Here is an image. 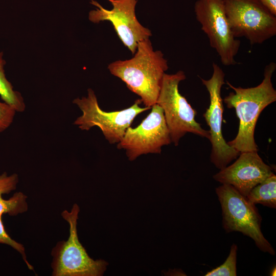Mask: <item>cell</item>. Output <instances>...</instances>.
<instances>
[{
	"mask_svg": "<svg viewBox=\"0 0 276 276\" xmlns=\"http://www.w3.org/2000/svg\"><path fill=\"white\" fill-rule=\"evenodd\" d=\"M238 247L232 244L229 254L225 262L219 266L208 271L205 276H236L237 275V255Z\"/></svg>",
	"mask_w": 276,
	"mask_h": 276,
	"instance_id": "16",
	"label": "cell"
},
{
	"mask_svg": "<svg viewBox=\"0 0 276 276\" xmlns=\"http://www.w3.org/2000/svg\"><path fill=\"white\" fill-rule=\"evenodd\" d=\"M271 167L265 164L258 151L240 152L232 165L213 175L221 184L229 185L246 197L250 190L273 174Z\"/></svg>",
	"mask_w": 276,
	"mask_h": 276,
	"instance_id": "12",
	"label": "cell"
},
{
	"mask_svg": "<svg viewBox=\"0 0 276 276\" xmlns=\"http://www.w3.org/2000/svg\"><path fill=\"white\" fill-rule=\"evenodd\" d=\"M253 204L276 208V176L274 173L252 188L246 197Z\"/></svg>",
	"mask_w": 276,
	"mask_h": 276,
	"instance_id": "14",
	"label": "cell"
},
{
	"mask_svg": "<svg viewBox=\"0 0 276 276\" xmlns=\"http://www.w3.org/2000/svg\"><path fill=\"white\" fill-rule=\"evenodd\" d=\"M271 275H275V267H274V269L272 270V272H271Z\"/></svg>",
	"mask_w": 276,
	"mask_h": 276,
	"instance_id": "19",
	"label": "cell"
},
{
	"mask_svg": "<svg viewBox=\"0 0 276 276\" xmlns=\"http://www.w3.org/2000/svg\"><path fill=\"white\" fill-rule=\"evenodd\" d=\"M151 109L140 125L127 129L117 144V148L125 150L130 161L143 154H160L163 146L172 143L162 108L156 103Z\"/></svg>",
	"mask_w": 276,
	"mask_h": 276,
	"instance_id": "10",
	"label": "cell"
},
{
	"mask_svg": "<svg viewBox=\"0 0 276 276\" xmlns=\"http://www.w3.org/2000/svg\"><path fill=\"white\" fill-rule=\"evenodd\" d=\"M227 19L236 38L262 44L276 35V16L259 0H223Z\"/></svg>",
	"mask_w": 276,
	"mask_h": 276,
	"instance_id": "7",
	"label": "cell"
},
{
	"mask_svg": "<svg viewBox=\"0 0 276 276\" xmlns=\"http://www.w3.org/2000/svg\"><path fill=\"white\" fill-rule=\"evenodd\" d=\"M18 181L17 174L9 175L5 172L0 175V244L8 245L18 252L29 269L33 270V266L27 260L24 245L11 238L6 232L2 221V215L4 214L15 216L28 210L27 196L21 192L15 193L8 199L3 197L4 194H9L16 189Z\"/></svg>",
	"mask_w": 276,
	"mask_h": 276,
	"instance_id": "13",
	"label": "cell"
},
{
	"mask_svg": "<svg viewBox=\"0 0 276 276\" xmlns=\"http://www.w3.org/2000/svg\"><path fill=\"white\" fill-rule=\"evenodd\" d=\"M186 78L183 71L164 75L156 104L163 109L171 142L178 146L188 132L210 139L209 131L203 129L195 118L197 111L179 91L180 82Z\"/></svg>",
	"mask_w": 276,
	"mask_h": 276,
	"instance_id": "4",
	"label": "cell"
},
{
	"mask_svg": "<svg viewBox=\"0 0 276 276\" xmlns=\"http://www.w3.org/2000/svg\"><path fill=\"white\" fill-rule=\"evenodd\" d=\"M216 193L225 232H241L251 238L260 250L274 255V249L261 231L262 217L255 205L229 185L222 184L216 188Z\"/></svg>",
	"mask_w": 276,
	"mask_h": 276,
	"instance_id": "5",
	"label": "cell"
},
{
	"mask_svg": "<svg viewBox=\"0 0 276 276\" xmlns=\"http://www.w3.org/2000/svg\"><path fill=\"white\" fill-rule=\"evenodd\" d=\"M113 8L107 10L94 0L90 3L97 7L88 15L89 20L93 23L109 21L113 25L118 37L132 54L136 51L137 43L149 39L151 31L142 26L138 21L135 13L137 0H108Z\"/></svg>",
	"mask_w": 276,
	"mask_h": 276,
	"instance_id": "11",
	"label": "cell"
},
{
	"mask_svg": "<svg viewBox=\"0 0 276 276\" xmlns=\"http://www.w3.org/2000/svg\"><path fill=\"white\" fill-rule=\"evenodd\" d=\"M79 212V206L75 203L70 211L61 213L69 225V236L66 241L58 242L52 249L53 276H102L106 270L108 263L90 258L79 240L77 226Z\"/></svg>",
	"mask_w": 276,
	"mask_h": 276,
	"instance_id": "3",
	"label": "cell"
},
{
	"mask_svg": "<svg viewBox=\"0 0 276 276\" xmlns=\"http://www.w3.org/2000/svg\"><path fill=\"white\" fill-rule=\"evenodd\" d=\"M275 69V63H268L264 68L262 81L255 87H236L226 81L234 92L230 93L223 101L227 108H235L239 119L236 136L227 143L240 153L258 151L254 137L255 127L261 112L276 101V90L271 81Z\"/></svg>",
	"mask_w": 276,
	"mask_h": 276,
	"instance_id": "1",
	"label": "cell"
},
{
	"mask_svg": "<svg viewBox=\"0 0 276 276\" xmlns=\"http://www.w3.org/2000/svg\"><path fill=\"white\" fill-rule=\"evenodd\" d=\"M6 62L3 52H0V96L3 101L10 106L16 112L25 110L26 105L21 94L14 90L11 83L7 79L4 71Z\"/></svg>",
	"mask_w": 276,
	"mask_h": 276,
	"instance_id": "15",
	"label": "cell"
},
{
	"mask_svg": "<svg viewBox=\"0 0 276 276\" xmlns=\"http://www.w3.org/2000/svg\"><path fill=\"white\" fill-rule=\"evenodd\" d=\"M259 1L271 13L276 16V0H259Z\"/></svg>",
	"mask_w": 276,
	"mask_h": 276,
	"instance_id": "18",
	"label": "cell"
},
{
	"mask_svg": "<svg viewBox=\"0 0 276 276\" xmlns=\"http://www.w3.org/2000/svg\"><path fill=\"white\" fill-rule=\"evenodd\" d=\"M213 74L209 79L200 77L210 96V103L203 113V117L210 128V141L212 145L211 162L222 170L239 156L240 152L228 145L222 135V123L223 112L221 88L225 84V74L222 68L213 62Z\"/></svg>",
	"mask_w": 276,
	"mask_h": 276,
	"instance_id": "9",
	"label": "cell"
},
{
	"mask_svg": "<svg viewBox=\"0 0 276 276\" xmlns=\"http://www.w3.org/2000/svg\"><path fill=\"white\" fill-rule=\"evenodd\" d=\"M194 12L201 30L222 64L226 66L236 64L235 57L241 42L231 30L223 0H196Z\"/></svg>",
	"mask_w": 276,
	"mask_h": 276,
	"instance_id": "8",
	"label": "cell"
},
{
	"mask_svg": "<svg viewBox=\"0 0 276 276\" xmlns=\"http://www.w3.org/2000/svg\"><path fill=\"white\" fill-rule=\"evenodd\" d=\"M16 112L8 104L0 101V132L6 130L11 125Z\"/></svg>",
	"mask_w": 276,
	"mask_h": 276,
	"instance_id": "17",
	"label": "cell"
},
{
	"mask_svg": "<svg viewBox=\"0 0 276 276\" xmlns=\"http://www.w3.org/2000/svg\"><path fill=\"white\" fill-rule=\"evenodd\" d=\"M73 103L82 113L74 121V124L81 130L86 131L92 127H98L110 144L119 143L135 118L151 108L140 107L142 102L138 99L127 108L115 111H105L100 107L97 96L91 88L87 89L86 96L77 98Z\"/></svg>",
	"mask_w": 276,
	"mask_h": 276,
	"instance_id": "6",
	"label": "cell"
},
{
	"mask_svg": "<svg viewBox=\"0 0 276 276\" xmlns=\"http://www.w3.org/2000/svg\"><path fill=\"white\" fill-rule=\"evenodd\" d=\"M168 67L163 53L153 50L149 39L137 43L132 58L117 60L108 66L112 75L140 96L145 106L150 107L156 103L163 77Z\"/></svg>",
	"mask_w": 276,
	"mask_h": 276,
	"instance_id": "2",
	"label": "cell"
}]
</instances>
